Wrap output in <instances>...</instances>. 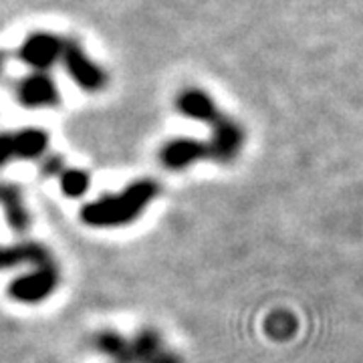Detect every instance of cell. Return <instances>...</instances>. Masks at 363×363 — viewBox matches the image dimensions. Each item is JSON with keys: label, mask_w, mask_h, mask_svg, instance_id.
<instances>
[{"label": "cell", "mask_w": 363, "mask_h": 363, "mask_svg": "<svg viewBox=\"0 0 363 363\" xmlns=\"http://www.w3.org/2000/svg\"><path fill=\"white\" fill-rule=\"evenodd\" d=\"M176 109L182 116L208 123L212 128V138L206 142L176 138L162 145L160 164L172 172H182L190 168L200 160L216 162V164H233L245 147V128L218 109L214 99L206 91L198 87H188L178 93Z\"/></svg>", "instance_id": "1"}, {"label": "cell", "mask_w": 363, "mask_h": 363, "mask_svg": "<svg viewBox=\"0 0 363 363\" xmlns=\"http://www.w3.org/2000/svg\"><path fill=\"white\" fill-rule=\"evenodd\" d=\"M160 194V184L143 178L123 188L119 194H105L81 208V220L93 228H119L138 220Z\"/></svg>", "instance_id": "2"}, {"label": "cell", "mask_w": 363, "mask_h": 363, "mask_svg": "<svg viewBox=\"0 0 363 363\" xmlns=\"http://www.w3.org/2000/svg\"><path fill=\"white\" fill-rule=\"evenodd\" d=\"M61 65L65 67L67 75L73 79V83L87 93H97L107 85V73L91 59L77 40L65 39Z\"/></svg>", "instance_id": "3"}, {"label": "cell", "mask_w": 363, "mask_h": 363, "mask_svg": "<svg viewBox=\"0 0 363 363\" xmlns=\"http://www.w3.org/2000/svg\"><path fill=\"white\" fill-rule=\"evenodd\" d=\"M65 39L47 33V30H35L26 37L18 47V59L30 67L33 71L47 73L51 67H55L63 57Z\"/></svg>", "instance_id": "4"}, {"label": "cell", "mask_w": 363, "mask_h": 363, "mask_svg": "<svg viewBox=\"0 0 363 363\" xmlns=\"http://www.w3.org/2000/svg\"><path fill=\"white\" fill-rule=\"evenodd\" d=\"M61 281V271L57 264L45 267V269H35L28 274H23L14 279L9 285V295L18 303L25 305H37L40 301L49 298L55 293Z\"/></svg>", "instance_id": "5"}, {"label": "cell", "mask_w": 363, "mask_h": 363, "mask_svg": "<svg viewBox=\"0 0 363 363\" xmlns=\"http://www.w3.org/2000/svg\"><path fill=\"white\" fill-rule=\"evenodd\" d=\"M16 101L26 109H40V107H57L61 104V93L49 73L35 71L16 83L14 89Z\"/></svg>", "instance_id": "6"}, {"label": "cell", "mask_w": 363, "mask_h": 363, "mask_svg": "<svg viewBox=\"0 0 363 363\" xmlns=\"http://www.w3.org/2000/svg\"><path fill=\"white\" fill-rule=\"evenodd\" d=\"M131 363H184L178 353L164 345V339L156 329H142L131 337Z\"/></svg>", "instance_id": "7"}, {"label": "cell", "mask_w": 363, "mask_h": 363, "mask_svg": "<svg viewBox=\"0 0 363 363\" xmlns=\"http://www.w3.org/2000/svg\"><path fill=\"white\" fill-rule=\"evenodd\" d=\"M21 264H30L33 269H45L57 264L49 248L43 247L40 242L35 240H25V242H16L11 247H2L0 245V271L21 267Z\"/></svg>", "instance_id": "8"}, {"label": "cell", "mask_w": 363, "mask_h": 363, "mask_svg": "<svg viewBox=\"0 0 363 363\" xmlns=\"http://www.w3.org/2000/svg\"><path fill=\"white\" fill-rule=\"evenodd\" d=\"M0 208L4 210V218L9 222L13 233L23 234L30 226V214L25 206L21 188L14 184L0 182Z\"/></svg>", "instance_id": "9"}, {"label": "cell", "mask_w": 363, "mask_h": 363, "mask_svg": "<svg viewBox=\"0 0 363 363\" xmlns=\"http://www.w3.org/2000/svg\"><path fill=\"white\" fill-rule=\"evenodd\" d=\"M14 152L18 160H39L49 150V133L43 128H23L14 131Z\"/></svg>", "instance_id": "10"}, {"label": "cell", "mask_w": 363, "mask_h": 363, "mask_svg": "<svg viewBox=\"0 0 363 363\" xmlns=\"http://www.w3.org/2000/svg\"><path fill=\"white\" fill-rule=\"evenodd\" d=\"M59 184H61V190L67 198H81L89 190L91 178L85 169L65 168L63 174L59 176Z\"/></svg>", "instance_id": "11"}, {"label": "cell", "mask_w": 363, "mask_h": 363, "mask_svg": "<svg viewBox=\"0 0 363 363\" xmlns=\"http://www.w3.org/2000/svg\"><path fill=\"white\" fill-rule=\"evenodd\" d=\"M14 157H16V152H14L13 133L2 131V133H0V168H4L11 160H14Z\"/></svg>", "instance_id": "12"}, {"label": "cell", "mask_w": 363, "mask_h": 363, "mask_svg": "<svg viewBox=\"0 0 363 363\" xmlns=\"http://www.w3.org/2000/svg\"><path fill=\"white\" fill-rule=\"evenodd\" d=\"M63 169H65V162H63V157H59V156L45 157V162H43V174H45V176H61V174H63Z\"/></svg>", "instance_id": "13"}, {"label": "cell", "mask_w": 363, "mask_h": 363, "mask_svg": "<svg viewBox=\"0 0 363 363\" xmlns=\"http://www.w3.org/2000/svg\"><path fill=\"white\" fill-rule=\"evenodd\" d=\"M2 67H4V55L0 52V73H2Z\"/></svg>", "instance_id": "14"}]
</instances>
